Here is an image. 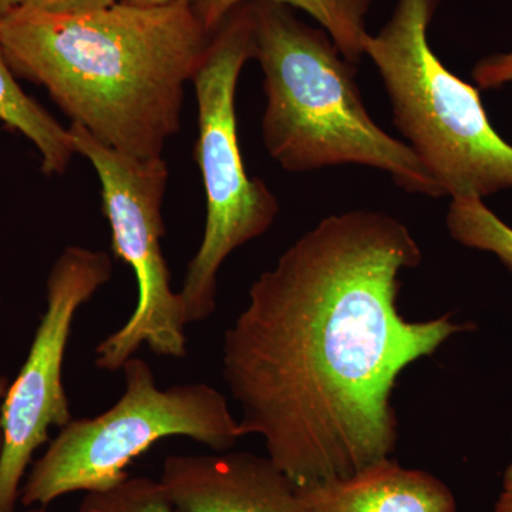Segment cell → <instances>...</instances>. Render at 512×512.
I'll use <instances>...</instances> for the list:
<instances>
[{
  "instance_id": "7c38bea8",
  "label": "cell",
  "mask_w": 512,
  "mask_h": 512,
  "mask_svg": "<svg viewBox=\"0 0 512 512\" xmlns=\"http://www.w3.org/2000/svg\"><path fill=\"white\" fill-rule=\"evenodd\" d=\"M0 121L32 141L47 175L63 174L76 154L69 128H64L32 97L23 92L10 69L0 42Z\"/></svg>"
},
{
  "instance_id": "4fadbf2b",
  "label": "cell",
  "mask_w": 512,
  "mask_h": 512,
  "mask_svg": "<svg viewBox=\"0 0 512 512\" xmlns=\"http://www.w3.org/2000/svg\"><path fill=\"white\" fill-rule=\"evenodd\" d=\"M446 224L451 238L463 247L488 252L512 272V228L481 198H454Z\"/></svg>"
},
{
  "instance_id": "8992f818",
  "label": "cell",
  "mask_w": 512,
  "mask_h": 512,
  "mask_svg": "<svg viewBox=\"0 0 512 512\" xmlns=\"http://www.w3.org/2000/svg\"><path fill=\"white\" fill-rule=\"evenodd\" d=\"M255 59L254 5L228 13L212 33L195 73L198 138L195 163L204 184L207 218L180 295L187 325L217 309L218 275L228 256L264 235L279 214V201L261 178L247 174L239 147L235 96L242 69Z\"/></svg>"
},
{
  "instance_id": "5b68a950",
  "label": "cell",
  "mask_w": 512,
  "mask_h": 512,
  "mask_svg": "<svg viewBox=\"0 0 512 512\" xmlns=\"http://www.w3.org/2000/svg\"><path fill=\"white\" fill-rule=\"evenodd\" d=\"M124 392L99 416L60 429L30 468L20 490L25 507H47L64 495L114 487L131 461L168 437H187L214 451L242 439L227 397L207 383L158 386L146 360L133 356L121 369Z\"/></svg>"
},
{
  "instance_id": "7a4b0ae2",
  "label": "cell",
  "mask_w": 512,
  "mask_h": 512,
  "mask_svg": "<svg viewBox=\"0 0 512 512\" xmlns=\"http://www.w3.org/2000/svg\"><path fill=\"white\" fill-rule=\"evenodd\" d=\"M211 36L188 2L126 0L73 16L18 8L0 19L12 72L45 87L101 144L141 160L163 157L180 131Z\"/></svg>"
},
{
  "instance_id": "ac0fdd59",
  "label": "cell",
  "mask_w": 512,
  "mask_h": 512,
  "mask_svg": "<svg viewBox=\"0 0 512 512\" xmlns=\"http://www.w3.org/2000/svg\"><path fill=\"white\" fill-rule=\"evenodd\" d=\"M8 377L0 375V448H2L3 431H2V406L5 400L6 392H8Z\"/></svg>"
},
{
  "instance_id": "52a82bcc",
  "label": "cell",
  "mask_w": 512,
  "mask_h": 512,
  "mask_svg": "<svg viewBox=\"0 0 512 512\" xmlns=\"http://www.w3.org/2000/svg\"><path fill=\"white\" fill-rule=\"evenodd\" d=\"M69 131L76 154L99 177L114 258L133 269L137 284L133 313L97 345L94 363L106 372H119L143 346L157 356L183 359L188 352L184 303L173 289L163 252L167 163L163 157L141 160L113 150L77 124Z\"/></svg>"
},
{
  "instance_id": "9a60e30c",
  "label": "cell",
  "mask_w": 512,
  "mask_h": 512,
  "mask_svg": "<svg viewBox=\"0 0 512 512\" xmlns=\"http://www.w3.org/2000/svg\"><path fill=\"white\" fill-rule=\"evenodd\" d=\"M471 76L480 90L500 89L512 83V49L478 60Z\"/></svg>"
},
{
  "instance_id": "e0dca14e",
  "label": "cell",
  "mask_w": 512,
  "mask_h": 512,
  "mask_svg": "<svg viewBox=\"0 0 512 512\" xmlns=\"http://www.w3.org/2000/svg\"><path fill=\"white\" fill-rule=\"evenodd\" d=\"M494 512H512V461L505 468L500 495L495 501Z\"/></svg>"
},
{
  "instance_id": "30bf717a",
  "label": "cell",
  "mask_w": 512,
  "mask_h": 512,
  "mask_svg": "<svg viewBox=\"0 0 512 512\" xmlns=\"http://www.w3.org/2000/svg\"><path fill=\"white\" fill-rule=\"evenodd\" d=\"M299 490L312 512H457L456 498L443 481L390 457Z\"/></svg>"
},
{
  "instance_id": "ba28073f",
  "label": "cell",
  "mask_w": 512,
  "mask_h": 512,
  "mask_svg": "<svg viewBox=\"0 0 512 512\" xmlns=\"http://www.w3.org/2000/svg\"><path fill=\"white\" fill-rule=\"evenodd\" d=\"M113 276V258L104 251L67 247L46 282V309L28 356L9 384L2 406L0 512H16L33 456L49 441L52 427L73 420L63 384V365L74 319Z\"/></svg>"
},
{
  "instance_id": "8fae6325",
  "label": "cell",
  "mask_w": 512,
  "mask_h": 512,
  "mask_svg": "<svg viewBox=\"0 0 512 512\" xmlns=\"http://www.w3.org/2000/svg\"><path fill=\"white\" fill-rule=\"evenodd\" d=\"M251 2L303 10L326 30L349 62L356 64L365 56V42L370 35L366 18L375 0H197L194 9L207 32L214 33L229 12Z\"/></svg>"
},
{
  "instance_id": "277c9868",
  "label": "cell",
  "mask_w": 512,
  "mask_h": 512,
  "mask_svg": "<svg viewBox=\"0 0 512 512\" xmlns=\"http://www.w3.org/2000/svg\"><path fill=\"white\" fill-rule=\"evenodd\" d=\"M443 0H396L389 22L367 36L392 104L394 126L443 197L481 198L512 190V146L488 120L480 89L431 49L429 30Z\"/></svg>"
},
{
  "instance_id": "3957f363",
  "label": "cell",
  "mask_w": 512,
  "mask_h": 512,
  "mask_svg": "<svg viewBox=\"0 0 512 512\" xmlns=\"http://www.w3.org/2000/svg\"><path fill=\"white\" fill-rule=\"evenodd\" d=\"M252 5L266 96L262 140L272 160L289 173L365 165L409 194L443 197L412 148L370 117L355 64L326 30L302 22L288 6Z\"/></svg>"
},
{
  "instance_id": "5bb4252c",
  "label": "cell",
  "mask_w": 512,
  "mask_h": 512,
  "mask_svg": "<svg viewBox=\"0 0 512 512\" xmlns=\"http://www.w3.org/2000/svg\"><path fill=\"white\" fill-rule=\"evenodd\" d=\"M77 512H175L160 480L131 477L107 488L84 495Z\"/></svg>"
},
{
  "instance_id": "9c48e42d",
  "label": "cell",
  "mask_w": 512,
  "mask_h": 512,
  "mask_svg": "<svg viewBox=\"0 0 512 512\" xmlns=\"http://www.w3.org/2000/svg\"><path fill=\"white\" fill-rule=\"evenodd\" d=\"M158 480L175 512H312L271 458L245 451L171 454Z\"/></svg>"
},
{
  "instance_id": "6da1fadb",
  "label": "cell",
  "mask_w": 512,
  "mask_h": 512,
  "mask_svg": "<svg viewBox=\"0 0 512 512\" xmlns=\"http://www.w3.org/2000/svg\"><path fill=\"white\" fill-rule=\"evenodd\" d=\"M421 261L392 215H329L258 276L225 330L222 377L241 407L242 437H261L296 487L389 458L400 375L468 329L450 316L400 313V275Z\"/></svg>"
},
{
  "instance_id": "2e32d148",
  "label": "cell",
  "mask_w": 512,
  "mask_h": 512,
  "mask_svg": "<svg viewBox=\"0 0 512 512\" xmlns=\"http://www.w3.org/2000/svg\"><path fill=\"white\" fill-rule=\"evenodd\" d=\"M117 3V0H22L20 8L47 15L73 16L96 12Z\"/></svg>"
},
{
  "instance_id": "ffe728a7",
  "label": "cell",
  "mask_w": 512,
  "mask_h": 512,
  "mask_svg": "<svg viewBox=\"0 0 512 512\" xmlns=\"http://www.w3.org/2000/svg\"><path fill=\"white\" fill-rule=\"evenodd\" d=\"M130 2L141 3V5H171V3L188 2L194 5L197 0H130Z\"/></svg>"
},
{
  "instance_id": "44dd1931",
  "label": "cell",
  "mask_w": 512,
  "mask_h": 512,
  "mask_svg": "<svg viewBox=\"0 0 512 512\" xmlns=\"http://www.w3.org/2000/svg\"><path fill=\"white\" fill-rule=\"evenodd\" d=\"M29 512H47L45 507L35 508V510Z\"/></svg>"
},
{
  "instance_id": "d6986e66",
  "label": "cell",
  "mask_w": 512,
  "mask_h": 512,
  "mask_svg": "<svg viewBox=\"0 0 512 512\" xmlns=\"http://www.w3.org/2000/svg\"><path fill=\"white\" fill-rule=\"evenodd\" d=\"M22 0H0V19L8 16L13 10L20 8Z\"/></svg>"
}]
</instances>
